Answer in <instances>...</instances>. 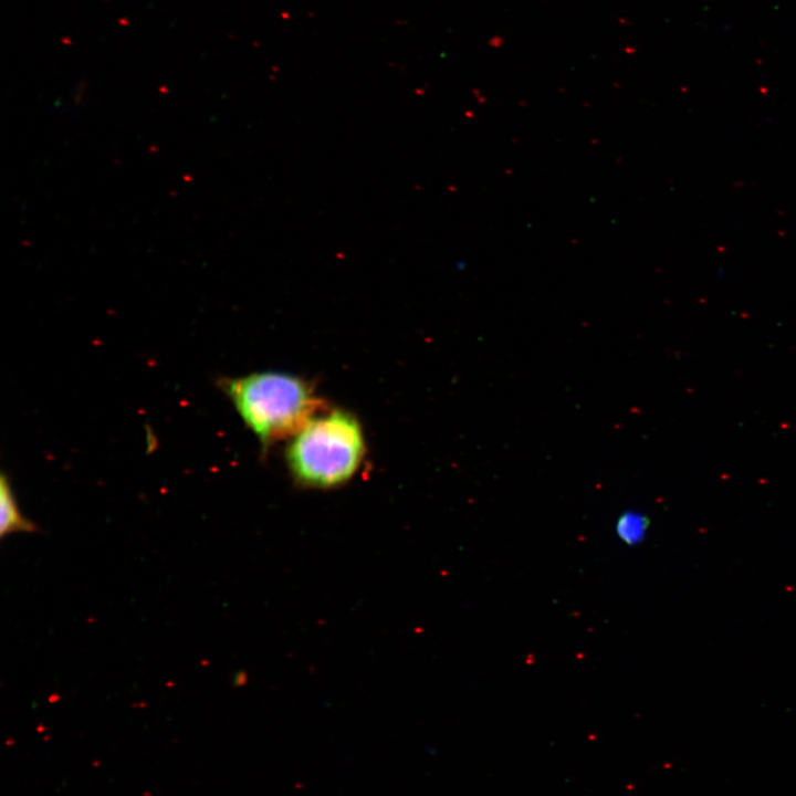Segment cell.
I'll return each mask as SVG.
<instances>
[{
  "mask_svg": "<svg viewBox=\"0 0 796 796\" xmlns=\"http://www.w3.org/2000/svg\"><path fill=\"white\" fill-rule=\"evenodd\" d=\"M0 511L1 537L17 532H35L36 526L20 512L10 479L6 473H1L0 476Z\"/></svg>",
  "mask_w": 796,
  "mask_h": 796,
  "instance_id": "obj_3",
  "label": "cell"
},
{
  "mask_svg": "<svg viewBox=\"0 0 796 796\" xmlns=\"http://www.w3.org/2000/svg\"><path fill=\"white\" fill-rule=\"evenodd\" d=\"M646 528V519L638 513L624 514L617 524L619 537L628 544H635L641 540Z\"/></svg>",
  "mask_w": 796,
  "mask_h": 796,
  "instance_id": "obj_4",
  "label": "cell"
},
{
  "mask_svg": "<svg viewBox=\"0 0 796 796\" xmlns=\"http://www.w3.org/2000/svg\"><path fill=\"white\" fill-rule=\"evenodd\" d=\"M290 439L287 468L294 480L307 488L345 484L359 470L366 453L359 420L343 409L321 410Z\"/></svg>",
  "mask_w": 796,
  "mask_h": 796,
  "instance_id": "obj_2",
  "label": "cell"
},
{
  "mask_svg": "<svg viewBox=\"0 0 796 796\" xmlns=\"http://www.w3.org/2000/svg\"><path fill=\"white\" fill-rule=\"evenodd\" d=\"M218 388L266 451L274 442L295 434L323 410L310 381L282 371H259L219 377Z\"/></svg>",
  "mask_w": 796,
  "mask_h": 796,
  "instance_id": "obj_1",
  "label": "cell"
}]
</instances>
